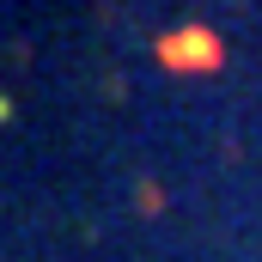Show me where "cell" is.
<instances>
[{"label": "cell", "mask_w": 262, "mask_h": 262, "mask_svg": "<svg viewBox=\"0 0 262 262\" xmlns=\"http://www.w3.org/2000/svg\"><path fill=\"white\" fill-rule=\"evenodd\" d=\"M152 61L171 67V73H213V67L226 61V43L207 25H177V31H165L152 43Z\"/></svg>", "instance_id": "1"}, {"label": "cell", "mask_w": 262, "mask_h": 262, "mask_svg": "<svg viewBox=\"0 0 262 262\" xmlns=\"http://www.w3.org/2000/svg\"><path fill=\"white\" fill-rule=\"evenodd\" d=\"M6 110H12V104H6V98H0V122H6Z\"/></svg>", "instance_id": "2"}]
</instances>
